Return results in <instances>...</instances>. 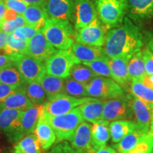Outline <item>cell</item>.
Wrapping results in <instances>:
<instances>
[{
    "instance_id": "3",
    "label": "cell",
    "mask_w": 153,
    "mask_h": 153,
    "mask_svg": "<svg viewBox=\"0 0 153 153\" xmlns=\"http://www.w3.org/2000/svg\"><path fill=\"white\" fill-rule=\"evenodd\" d=\"M97 17L107 30L116 28L123 24L128 12L127 0H92Z\"/></svg>"
},
{
    "instance_id": "39",
    "label": "cell",
    "mask_w": 153,
    "mask_h": 153,
    "mask_svg": "<svg viewBox=\"0 0 153 153\" xmlns=\"http://www.w3.org/2000/svg\"><path fill=\"white\" fill-rule=\"evenodd\" d=\"M25 25H27L26 20L23 16V15H18L16 19L14 21H10V22H7V21H4L2 24L1 25V31L5 32L9 35L13 33L16 28L19 27H22Z\"/></svg>"
},
{
    "instance_id": "6",
    "label": "cell",
    "mask_w": 153,
    "mask_h": 153,
    "mask_svg": "<svg viewBox=\"0 0 153 153\" xmlns=\"http://www.w3.org/2000/svg\"><path fill=\"white\" fill-rule=\"evenodd\" d=\"M80 63L71 51L59 50L45 60V72L57 77L65 78L70 76V70L75 64Z\"/></svg>"
},
{
    "instance_id": "55",
    "label": "cell",
    "mask_w": 153,
    "mask_h": 153,
    "mask_svg": "<svg viewBox=\"0 0 153 153\" xmlns=\"http://www.w3.org/2000/svg\"><path fill=\"white\" fill-rule=\"evenodd\" d=\"M0 31H1V26H0Z\"/></svg>"
},
{
    "instance_id": "46",
    "label": "cell",
    "mask_w": 153,
    "mask_h": 153,
    "mask_svg": "<svg viewBox=\"0 0 153 153\" xmlns=\"http://www.w3.org/2000/svg\"><path fill=\"white\" fill-rule=\"evenodd\" d=\"M18 14L16 12V11L11 10L10 9H7L5 11L4 14V21H7V22H10V21H14L16 19V17L18 16Z\"/></svg>"
},
{
    "instance_id": "15",
    "label": "cell",
    "mask_w": 153,
    "mask_h": 153,
    "mask_svg": "<svg viewBox=\"0 0 153 153\" xmlns=\"http://www.w3.org/2000/svg\"><path fill=\"white\" fill-rule=\"evenodd\" d=\"M128 17L135 24H141L153 19V0H127Z\"/></svg>"
},
{
    "instance_id": "12",
    "label": "cell",
    "mask_w": 153,
    "mask_h": 153,
    "mask_svg": "<svg viewBox=\"0 0 153 153\" xmlns=\"http://www.w3.org/2000/svg\"><path fill=\"white\" fill-rule=\"evenodd\" d=\"M128 101L133 111V120L136 124L137 128L141 130L145 133H148L151 123L152 108L139 99L134 97L131 93L126 94Z\"/></svg>"
},
{
    "instance_id": "9",
    "label": "cell",
    "mask_w": 153,
    "mask_h": 153,
    "mask_svg": "<svg viewBox=\"0 0 153 153\" xmlns=\"http://www.w3.org/2000/svg\"><path fill=\"white\" fill-rule=\"evenodd\" d=\"M23 111L0 108V130L10 143H16L24 137L22 128Z\"/></svg>"
},
{
    "instance_id": "50",
    "label": "cell",
    "mask_w": 153,
    "mask_h": 153,
    "mask_svg": "<svg viewBox=\"0 0 153 153\" xmlns=\"http://www.w3.org/2000/svg\"><path fill=\"white\" fill-rule=\"evenodd\" d=\"M95 153H117V152L114 148H111V147L104 146L97 151H96Z\"/></svg>"
},
{
    "instance_id": "14",
    "label": "cell",
    "mask_w": 153,
    "mask_h": 153,
    "mask_svg": "<svg viewBox=\"0 0 153 153\" xmlns=\"http://www.w3.org/2000/svg\"><path fill=\"white\" fill-rule=\"evenodd\" d=\"M76 0H47L43 5L48 18L71 21Z\"/></svg>"
},
{
    "instance_id": "45",
    "label": "cell",
    "mask_w": 153,
    "mask_h": 153,
    "mask_svg": "<svg viewBox=\"0 0 153 153\" xmlns=\"http://www.w3.org/2000/svg\"><path fill=\"white\" fill-rule=\"evenodd\" d=\"M143 36L145 45H147L153 53V29L146 31Z\"/></svg>"
},
{
    "instance_id": "38",
    "label": "cell",
    "mask_w": 153,
    "mask_h": 153,
    "mask_svg": "<svg viewBox=\"0 0 153 153\" xmlns=\"http://www.w3.org/2000/svg\"><path fill=\"white\" fill-rule=\"evenodd\" d=\"M41 30L39 28L30 26V25H25L22 27L16 28L13 32V35L15 38L22 40H29L33 36L36 35L38 32Z\"/></svg>"
},
{
    "instance_id": "1",
    "label": "cell",
    "mask_w": 153,
    "mask_h": 153,
    "mask_svg": "<svg viewBox=\"0 0 153 153\" xmlns=\"http://www.w3.org/2000/svg\"><path fill=\"white\" fill-rule=\"evenodd\" d=\"M144 36L140 28L128 16L123 24L107 31L103 49L109 59L132 56L144 46Z\"/></svg>"
},
{
    "instance_id": "7",
    "label": "cell",
    "mask_w": 153,
    "mask_h": 153,
    "mask_svg": "<svg viewBox=\"0 0 153 153\" xmlns=\"http://www.w3.org/2000/svg\"><path fill=\"white\" fill-rule=\"evenodd\" d=\"M9 55H11L14 66L18 69L26 83L38 82L41 76L45 73L43 62L27 54Z\"/></svg>"
},
{
    "instance_id": "32",
    "label": "cell",
    "mask_w": 153,
    "mask_h": 153,
    "mask_svg": "<svg viewBox=\"0 0 153 153\" xmlns=\"http://www.w3.org/2000/svg\"><path fill=\"white\" fill-rule=\"evenodd\" d=\"M24 87L26 95L33 106L43 105L47 101L46 93L39 82H33L25 83Z\"/></svg>"
},
{
    "instance_id": "53",
    "label": "cell",
    "mask_w": 153,
    "mask_h": 153,
    "mask_svg": "<svg viewBox=\"0 0 153 153\" xmlns=\"http://www.w3.org/2000/svg\"><path fill=\"white\" fill-rule=\"evenodd\" d=\"M0 153H11V152L6 149H0Z\"/></svg>"
},
{
    "instance_id": "10",
    "label": "cell",
    "mask_w": 153,
    "mask_h": 153,
    "mask_svg": "<svg viewBox=\"0 0 153 153\" xmlns=\"http://www.w3.org/2000/svg\"><path fill=\"white\" fill-rule=\"evenodd\" d=\"M107 29L97 17L87 26L75 30L74 40L76 43L91 46L103 47Z\"/></svg>"
},
{
    "instance_id": "43",
    "label": "cell",
    "mask_w": 153,
    "mask_h": 153,
    "mask_svg": "<svg viewBox=\"0 0 153 153\" xmlns=\"http://www.w3.org/2000/svg\"><path fill=\"white\" fill-rule=\"evenodd\" d=\"M18 87V86H10L0 83V102L7 99Z\"/></svg>"
},
{
    "instance_id": "31",
    "label": "cell",
    "mask_w": 153,
    "mask_h": 153,
    "mask_svg": "<svg viewBox=\"0 0 153 153\" xmlns=\"http://www.w3.org/2000/svg\"><path fill=\"white\" fill-rule=\"evenodd\" d=\"M148 133L137 128L136 127L131 133L128 134L119 143L114 145V149L118 153H128L135 148L137 143L142 139V137Z\"/></svg>"
},
{
    "instance_id": "40",
    "label": "cell",
    "mask_w": 153,
    "mask_h": 153,
    "mask_svg": "<svg viewBox=\"0 0 153 153\" xmlns=\"http://www.w3.org/2000/svg\"><path fill=\"white\" fill-rule=\"evenodd\" d=\"M47 153H89L85 150H76L71 146V145L68 141H63V142L57 143V144L55 145L53 148H51V150Z\"/></svg>"
},
{
    "instance_id": "20",
    "label": "cell",
    "mask_w": 153,
    "mask_h": 153,
    "mask_svg": "<svg viewBox=\"0 0 153 153\" xmlns=\"http://www.w3.org/2000/svg\"><path fill=\"white\" fill-rule=\"evenodd\" d=\"M71 51L80 63L92 62L98 59L108 57L105 54L103 47L91 46L79 43H74Z\"/></svg>"
},
{
    "instance_id": "24",
    "label": "cell",
    "mask_w": 153,
    "mask_h": 153,
    "mask_svg": "<svg viewBox=\"0 0 153 153\" xmlns=\"http://www.w3.org/2000/svg\"><path fill=\"white\" fill-rule=\"evenodd\" d=\"M43 112V104L33 106L28 109L23 111L21 123L24 135L33 133L36 126L40 116Z\"/></svg>"
},
{
    "instance_id": "19",
    "label": "cell",
    "mask_w": 153,
    "mask_h": 153,
    "mask_svg": "<svg viewBox=\"0 0 153 153\" xmlns=\"http://www.w3.org/2000/svg\"><path fill=\"white\" fill-rule=\"evenodd\" d=\"M33 132L43 150L52 148L56 140V135L53 128L44 117L43 112L40 116Z\"/></svg>"
},
{
    "instance_id": "4",
    "label": "cell",
    "mask_w": 153,
    "mask_h": 153,
    "mask_svg": "<svg viewBox=\"0 0 153 153\" xmlns=\"http://www.w3.org/2000/svg\"><path fill=\"white\" fill-rule=\"evenodd\" d=\"M43 116L53 128L56 135L57 143L70 142L77 127L84 120L79 106L62 115L50 116L43 112Z\"/></svg>"
},
{
    "instance_id": "18",
    "label": "cell",
    "mask_w": 153,
    "mask_h": 153,
    "mask_svg": "<svg viewBox=\"0 0 153 153\" xmlns=\"http://www.w3.org/2000/svg\"><path fill=\"white\" fill-rule=\"evenodd\" d=\"M70 142L74 149L95 153L91 147V126L87 121L79 124Z\"/></svg>"
},
{
    "instance_id": "25",
    "label": "cell",
    "mask_w": 153,
    "mask_h": 153,
    "mask_svg": "<svg viewBox=\"0 0 153 153\" xmlns=\"http://www.w3.org/2000/svg\"><path fill=\"white\" fill-rule=\"evenodd\" d=\"M109 128L112 142L118 143L136 128V124L131 120H118L111 122Z\"/></svg>"
},
{
    "instance_id": "11",
    "label": "cell",
    "mask_w": 153,
    "mask_h": 153,
    "mask_svg": "<svg viewBox=\"0 0 153 153\" xmlns=\"http://www.w3.org/2000/svg\"><path fill=\"white\" fill-rule=\"evenodd\" d=\"M102 119L108 121L133 120V111L126 96L123 98L104 100Z\"/></svg>"
},
{
    "instance_id": "48",
    "label": "cell",
    "mask_w": 153,
    "mask_h": 153,
    "mask_svg": "<svg viewBox=\"0 0 153 153\" xmlns=\"http://www.w3.org/2000/svg\"><path fill=\"white\" fill-rule=\"evenodd\" d=\"M6 10H7V7H6L5 4L4 3L2 0H0V26L4 21V17Z\"/></svg>"
},
{
    "instance_id": "29",
    "label": "cell",
    "mask_w": 153,
    "mask_h": 153,
    "mask_svg": "<svg viewBox=\"0 0 153 153\" xmlns=\"http://www.w3.org/2000/svg\"><path fill=\"white\" fill-rule=\"evenodd\" d=\"M130 93L153 108V88L143 81H131Z\"/></svg>"
},
{
    "instance_id": "13",
    "label": "cell",
    "mask_w": 153,
    "mask_h": 153,
    "mask_svg": "<svg viewBox=\"0 0 153 153\" xmlns=\"http://www.w3.org/2000/svg\"><path fill=\"white\" fill-rule=\"evenodd\" d=\"M57 51L43 35L42 30L28 41L26 54L41 62L48 60Z\"/></svg>"
},
{
    "instance_id": "36",
    "label": "cell",
    "mask_w": 153,
    "mask_h": 153,
    "mask_svg": "<svg viewBox=\"0 0 153 153\" xmlns=\"http://www.w3.org/2000/svg\"><path fill=\"white\" fill-rule=\"evenodd\" d=\"M28 41L18 39L11 33L9 35L7 43L2 51L7 54H26Z\"/></svg>"
},
{
    "instance_id": "2",
    "label": "cell",
    "mask_w": 153,
    "mask_h": 153,
    "mask_svg": "<svg viewBox=\"0 0 153 153\" xmlns=\"http://www.w3.org/2000/svg\"><path fill=\"white\" fill-rule=\"evenodd\" d=\"M42 32L53 47L58 50H69L74 43V32L70 21L48 18Z\"/></svg>"
},
{
    "instance_id": "17",
    "label": "cell",
    "mask_w": 153,
    "mask_h": 153,
    "mask_svg": "<svg viewBox=\"0 0 153 153\" xmlns=\"http://www.w3.org/2000/svg\"><path fill=\"white\" fill-rule=\"evenodd\" d=\"M131 57V56L120 57L109 60L112 79L125 91L129 89L131 83L128 70V64Z\"/></svg>"
},
{
    "instance_id": "34",
    "label": "cell",
    "mask_w": 153,
    "mask_h": 153,
    "mask_svg": "<svg viewBox=\"0 0 153 153\" xmlns=\"http://www.w3.org/2000/svg\"><path fill=\"white\" fill-rule=\"evenodd\" d=\"M97 75L83 63L75 64L70 70V76L76 81L87 85Z\"/></svg>"
},
{
    "instance_id": "5",
    "label": "cell",
    "mask_w": 153,
    "mask_h": 153,
    "mask_svg": "<svg viewBox=\"0 0 153 153\" xmlns=\"http://www.w3.org/2000/svg\"><path fill=\"white\" fill-rule=\"evenodd\" d=\"M86 86L88 97L91 98L107 100L126 96L123 88L109 77L97 76Z\"/></svg>"
},
{
    "instance_id": "23",
    "label": "cell",
    "mask_w": 153,
    "mask_h": 153,
    "mask_svg": "<svg viewBox=\"0 0 153 153\" xmlns=\"http://www.w3.org/2000/svg\"><path fill=\"white\" fill-rule=\"evenodd\" d=\"M109 124V121L102 119L91 126V147L94 152L106 146L110 139Z\"/></svg>"
},
{
    "instance_id": "35",
    "label": "cell",
    "mask_w": 153,
    "mask_h": 153,
    "mask_svg": "<svg viewBox=\"0 0 153 153\" xmlns=\"http://www.w3.org/2000/svg\"><path fill=\"white\" fill-rule=\"evenodd\" d=\"M63 93L76 98L88 97L87 86L72 79L71 76H68L64 80Z\"/></svg>"
},
{
    "instance_id": "28",
    "label": "cell",
    "mask_w": 153,
    "mask_h": 153,
    "mask_svg": "<svg viewBox=\"0 0 153 153\" xmlns=\"http://www.w3.org/2000/svg\"><path fill=\"white\" fill-rule=\"evenodd\" d=\"M64 80L65 79L63 78L51 75L45 72L38 80V82L41 84L46 93L48 98H49L55 95L63 93Z\"/></svg>"
},
{
    "instance_id": "30",
    "label": "cell",
    "mask_w": 153,
    "mask_h": 153,
    "mask_svg": "<svg viewBox=\"0 0 153 153\" xmlns=\"http://www.w3.org/2000/svg\"><path fill=\"white\" fill-rule=\"evenodd\" d=\"M14 153H41V145L33 134L25 135L14 145Z\"/></svg>"
},
{
    "instance_id": "21",
    "label": "cell",
    "mask_w": 153,
    "mask_h": 153,
    "mask_svg": "<svg viewBox=\"0 0 153 153\" xmlns=\"http://www.w3.org/2000/svg\"><path fill=\"white\" fill-rule=\"evenodd\" d=\"M33 106L25 91L24 85L19 87L7 99L0 102V108L26 111Z\"/></svg>"
},
{
    "instance_id": "44",
    "label": "cell",
    "mask_w": 153,
    "mask_h": 153,
    "mask_svg": "<svg viewBox=\"0 0 153 153\" xmlns=\"http://www.w3.org/2000/svg\"><path fill=\"white\" fill-rule=\"evenodd\" d=\"M10 65H14L11 55L7 54L3 51H0V70Z\"/></svg>"
},
{
    "instance_id": "33",
    "label": "cell",
    "mask_w": 153,
    "mask_h": 153,
    "mask_svg": "<svg viewBox=\"0 0 153 153\" xmlns=\"http://www.w3.org/2000/svg\"><path fill=\"white\" fill-rule=\"evenodd\" d=\"M0 83L20 87L26 83L22 74L14 65L6 67L0 70Z\"/></svg>"
},
{
    "instance_id": "52",
    "label": "cell",
    "mask_w": 153,
    "mask_h": 153,
    "mask_svg": "<svg viewBox=\"0 0 153 153\" xmlns=\"http://www.w3.org/2000/svg\"><path fill=\"white\" fill-rule=\"evenodd\" d=\"M149 133L153 134V108L152 111V116H151V123H150V127Z\"/></svg>"
},
{
    "instance_id": "16",
    "label": "cell",
    "mask_w": 153,
    "mask_h": 153,
    "mask_svg": "<svg viewBox=\"0 0 153 153\" xmlns=\"http://www.w3.org/2000/svg\"><path fill=\"white\" fill-rule=\"evenodd\" d=\"M97 17V13L93 1L76 0L72 19L75 30L87 26Z\"/></svg>"
},
{
    "instance_id": "22",
    "label": "cell",
    "mask_w": 153,
    "mask_h": 153,
    "mask_svg": "<svg viewBox=\"0 0 153 153\" xmlns=\"http://www.w3.org/2000/svg\"><path fill=\"white\" fill-rule=\"evenodd\" d=\"M104 106V100L91 97L89 100L80 105L79 108L83 119L94 124L102 120Z\"/></svg>"
},
{
    "instance_id": "37",
    "label": "cell",
    "mask_w": 153,
    "mask_h": 153,
    "mask_svg": "<svg viewBox=\"0 0 153 153\" xmlns=\"http://www.w3.org/2000/svg\"><path fill=\"white\" fill-rule=\"evenodd\" d=\"M109 60L108 57H104L94 60L92 62H85L83 64L89 67L97 76L112 78Z\"/></svg>"
},
{
    "instance_id": "49",
    "label": "cell",
    "mask_w": 153,
    "mask_h": 153,
    "mask_svg": "<svg viewBox=\"0 0 153 153\" xmlns=\"http://www.w3.org/2000/svg\"><path fill=\"white\" fill-rule=\"evenodd\" d=\"M23 1L28 5H38L43 7L47 0H23Z\"/></svg>"
},
{
    "instance_id": "8",
    "label": "cell",
    "mask_w": 153,
    "mask_h": 153,
    "mask_svg": "<svg viewBox=\"0 0 153 153\" xmlns=\"http://www.w3.org/2000/svg\"><path fill=\"white\" fill-rule=\"evenodd\" d=\"M90 98H76L64 93L59 94L48 98L43 104V112L50 116H59L67 114L89 100Z\"/></svg>"
},
{
    "instance_id": "26",
    "label": "cell",
    "mask_w": 153,
    "mask_h": 153,
    "mask_svg": "<svg viewBox=\"0 0 153 153\" xmlns=\"http://www.w3.org/2000/svg\"><path fill=\"white\" fill-rule=\"evenodd\" d=\"M23 16L26 24L42 30L48 16L43 7L38 5H28Z\"/></svg>"
},
{
    "instance_id": "51",
    "label": "cell",
    "mask_w": 153,
    "mask_h": 153,
    "mask_svg": "<svg viewBox=\"0 0 153 153\" xmlns=\"http://www.w3.org/2000/svg\"><path fill=\"white\" fill-rule=\"evenodd\" d=\"M143 82H145L147 85L150 86L151 87L153 88V74L151 75H147L146 77L145 78V79L143 80Z\"/></svg>"
},
{
    "instance_id": "41",
    "label": "cell",
    "mask_w": 153,
    "mask_h": 153,
    "mask_svg": "<svg viewBox=\"0 0 153 153\" xmlns=\"http://www.w3.org/2000/svg\"><path fill=\"white\" fill-rule=\"evenodd\" d=\"M142 54L146 74L148 76L153 74V53L145 45L142 50Z\"/></svg>"
},
{
    "instance_id": "27",
    "label": "cell",
    "mask_w": 153,
    "mask_h": 153,
    "mask_svg": "<svg viewBox=\"0 0 153 153\" xmlns=\"http://www.w3.org/2000/svg\"><path fill=\"white\" fill-rule=\"evenodd\" d=\"M128 70L131 81H143L146 77L142 50L134 53L130 58Z\"/></svg>"
},
{
    "instance_id": "54",
    "label": "cell",
    "mask_w": 153,
    "mask_h": 153,
    "mask_svg": "<svg viewBox=\"0 0 153 153\" xmlns=\"http://www.w3.org/2000/svg\"><path fill=\"white\" fill-rule=\"evenodd\" d=\"M149 153H153V148L152 149V150H151V151H150V152H149Z\"/></svg>"
},
{
    "instance_id": "42",
    "label": "cell",
    "mask_w": 153,
    "mask_h": 153,
    "mask_svg": "<svg viewBox=\"0 0 153 153\" xmlns=\"http://www.w3.org/2000/svg\"><path fill=\"white\" fill-rule=\"evenodd\" d=\"M2 1L5 4L7 9H10L16 11L19 15L24 14V11L28 6L23 0H2Z\"/></svg>"
},
{
    "instance_id": "47",
    "label": "cell",
    "mask_w": 153,
    "mask_h": 153,
    "mask_svg": "<svg viewBox=\"0 0 153 153\" xmlns=\"http://www.w3.org/2000/svg\"><path fill=\"white\" fill-rule=\"evenodd\" d=\"M9 35L4 31H0V51L2 50L8 41Z\"/></svg>"
}]
</instances>
